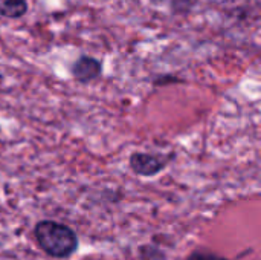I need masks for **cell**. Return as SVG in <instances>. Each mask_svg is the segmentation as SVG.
I'll list each match as a JSON object with an SVG mask.
<instances>
[{
	"label": "cell",
	"mask_w": 261,
	"mask_h": 260,
	"mask_svg": "<svg viewBox=\"0 0 261 260\" xmlns=\"http://www.w3.org/2000/svg\"><path fill=\"white\" fill-rule=\"evenodd\" d=\"M34 233L40 248L58 259L69 257L78 247V238L73 230L54 221L38 222Z\"/></svg>",
	"instance_id": "obj_1"
},
{
	"label": "cell",
	"mask_w": 261,
	"mask_h": 260,
	"mask_svg": "<svg viewBox=\"0 0 261 260\" xmlns=\"http://www.w3.org/2000/svg\"><path fill=\"white\" fill-rule=\"evenodd\" d=\"M165 166H167V161L158 155L135 152L130 156V167L139 176H154L159 172H162Z\"/></svg>",
	"instance_id": "obj_2"
},
{
	"label": "cell",
	"mask_w": 261,
	"mask_h": 260,
	"mask_svg": "<svg viewBox=\"0 0 261 260\" xmlns=\"http://www.w3.org/2000/svg\"><path fill=\"white\" fill-rule=\"evenodd\" d=\"M102 72V64L99 60L89 57V55H81L75 63L72 64V75L75 80L81 83H89L95 78H98Z\"/></svg>",
	"instance_id": "obj_3"
},
{
	"label": "cell",
	"mask_w": 261,
	"mask_h": 260,
	"mask_svg": "<svg viewBox=\"0 0 261 260\" xmlns=\"http://www.w3.org/2000/svg\"><path fill=\"white\" fill-rule=\"evenodd\" d=\"M28 11L26 0H0V15L8 18L23 17Z\"/></svg>",
	"instance_id": "obj_4"
},
{
	"label": "cell",
	"mask_w": 261,
	"mask_h": 260,
	"mask_svg": "<svg viewBox=\"0 0 261 260\" xmlns=\"http://www.w3.org/2000/svg\"><path fill=\"white\" fill-rule=\"evenodd\" d=\"M187 260H228L222 256H217V254H213V253H193Z\"/></svg>",
	"instance_id": "obj_5"
}]
</instances>
